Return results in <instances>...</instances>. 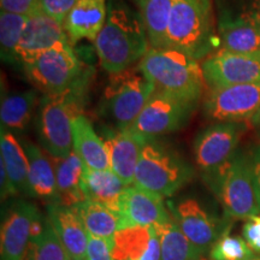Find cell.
<instances>
[{
  "mask_svg": "<svg viewBox=\"0 0 260 260\" xmlns=\"http://www.w3.org/2000/svg\"><path fill=\"white\" fill-rule=\"evenodd\" d=\"M94 46L104 70L111 75L130 69L151 48L140 14L124 3L110 4L106 22Z\"/></svg>",
  "mask_w": 260,
  "mask_h": 260,
  "instance_id": "6da1fadb",
  "label": "cell"
},
{
  "mask_svg": "<svg viewBox=\"0 0 260 260\" xmlns=\"http://www.w3.org/2000/svg\"><path fill=\"white\" fill-rule=\"evenodd\" d=\"M138 67L158 92L195 105L200 102L206 87L203 69L199 61L187 54L172 48L151 47Z\"/></svg>",
  "mask_w": 260,
  "mask_h": 260,
  "instance_id": "7a4b0ae2",
  "label": "cell"
},
{
  "mask_svg": "<svg viewBox=\"0 0 260 260\" xmlns=\"http://www.w3.org/2000/svg\"><path fill=\"white\" fill-rule=\"evenodd\" d=\"M167 48L195 60L217 51L213 0H176L168 27Z\"/></svg>",
  "mask_w": 260,
  "mask_h": 260,
  "instance_id": "3957f363",
  "label": "cell"
},
{
  "mask_svg": "<svg viewBox=\"0 0 260 260\" xmlns=\"http://www.w3.org/2000/svg\"><path fill=\"white\" fill-rule=\"evenodd\" d=\"M204 180L216 194L226 217L248 219L260 214V198L252 157L236 152L218 170L204 176Z\"/></svg>",
  "mask_w": 260,
  "mask_h": 260,
  "instance_id": "277c9868",
  "label": "cell"
},
{
  "mask_svg": "<svg viewBox=\"0 0 260 260\" xmlns=\"http://www.w3.org/2000/svg\"><path fill=\"white\" fill-rule=\"evenodd\" d=\"M77 86L59 94H44L39 103L35 118L39 146L52 158H64L74 151V119L82 113Z\"/></svg>",
  "mask_w": 260,
  "mask_h": 260,
  "instance_id": "5b68a950",
  "label": "cell"
},
{
  "mask_svg": "<svg viewBox=\"0 0 260 260\" xmlns=\"http://www.w3.org/2000/svg\"><path fill=\"white\" fill-rule=\"evenodd\" d=\"M193 177V167L180 153L157 138H147L135 170L134 186L168 198Z\"/></svg>",
  "mask_w": 260,
  "mask_h": 260,
  "instance_id": "8992f818",
  "label": "cell"
},
{
  "mask_svg": "<svg viewBox=\"0 0 260 260\" xmlns=\"http://www.w3.org/2000/svg\"><path fill=\"white\" fill-rule=\"evenodd\" d=\"M154 92V84L142 74L139 67L112 75L104 90L100 113L110 119L116 129L128 130Z\"/></svg>",
  "mask_w": 260,
  "mask_h": 260,
  "instance_id": "52a82bcc",
  "label": "cell"
},
{
  "mask_svg": "<svg viewBox=\"0 0 260 260\" xmlns=\"http://www.w3.org/2000/svg\"><path fill=\"white\" fill-rule=\"evenodd\" d=\"M23 68L28 79L44 94L67 92L80 83L82 76V64L70 41L56 45Z\"/></svg>",
  "mask_w": 260,
  "mask_h": 260,
  "instance_id": "ba28073f",
  "label": "cell"
},
{
  "mask_svg": "<svg viewBox=\"0 0 260 260\" xmlns=\"http://www.w3.org/2000/svg\"><path fill=\"white\" fill-rule=\"evenodd\" d=\"M247 129L246 122H216L201 130L194 140L193 153L203 177L218 170L235 155Z\"/></svg>",
  "mask_w": 260,
  "mask_h": 260,
  "instance_id": "9c48e42d",
  "label": "cell"
},
{
  "mask_svg": "<svg viewBox=\"0 0 260 260\" xmlns=\"http://www.w3.org/2000/svg\"><path fill=\"white\" fill-rule=\"evenodd\" d=\"M195 107V104L155 90L128 130L145 138L170 134L182 129L189 122Z\"/></svg>",
  "mask_w": 260,
  "mask_h": 260,
  "instance_id": "30bf717a",
  "label": "cell"
},
{
  "mask_svg": "<svg viewBox=\"0 0 260 260\" xmlns=\"http://www.w3.org/2000/svg\"><path fill=\"white\" fill-rule=\"evenodd\" d=\"M172 220L204 254L226 233V228L198 199L184 197L167 204Z\"/></svg>",
  "mask_w": 260,
  "mask_h": 260,
  "instance_id": "8fae6325",
  "label": "cell"
},
{
  "mask_svg": "<svg viewBox=\"0 0 260 260\" xmlns=\"http://www.w3.org/2000/svg\"><path fill=\"white\" fill-rule=\"evenodd\" d=\"M260 110V83L237 84L210 89L204 113L216 122L251 121Z\"/></svg>",
  "mask_w": 260,
  "mask_h": 260,
  "instance_id": "7c38bea8",
  "label": "cell"
},
{
  "mask_svg": "<svg viewBox=\"0 0 260 260\" xmlns=\"http://www.w3.org/2000/svg\"><path fill=\"white\" fill-rule=\"evenodd\" d=\"M201 69L205 83L210 89L260 83V58L234 53L223 48L205 58Z\"/></svg>",
  "mask_w": 260,
  "mask_h": 260,
  "instance_id": "4fadbf2b",
  "label": "cell"
},
{
  "mask_svg": "<svg viewBox=\"0 0 260 260\" xmlns=\"http://www.w3.org/2000/svg\"><path fill=\"white\" fill-rule=\"evenodd\" d=\"M42 213L35 204L16 200L3 217L0 232L2 260H23L30 242L35 224Z\"/></svg>",
  "mask_w": 260,
  "mask_h": 260,
  "instance_id": "5bb4252c",
  "label": "cell"
},
{
  "mask_svg": "<svg viewBox=\"0 0 260 260\" xmlns=\"http://www.w3.org/2000/svg\"><path fill=\"white\" fill-rule=\"evenodd\" d=\"M70 41L63 24L48 17L44 12L30 16L15 51L16 63L23 67L30 64L40 54L54 47L60 42Z\"/></svg>",
  "mask_w": 260,
  "mask_h": 260,
  "instance_id": "9a60e30c",
  "label": "cell"
},
{
  "mask_svg": "<svg viewBox=\"0 0 260 260\" xmlns=\"http://www.w3.org/2000/svg\"><path fill=\"white\" fill-rule=\"evenodd\" d=\"M220 48L260 58V28L252 12L235 15L224 10L218 19Z\"/></svg>",
  "mask_w": 260,
  "mask_h": 260,
  "instance_id": "2e32d148",
  "label": "cell"
},
{
  "mask_svg": "<svg viewBox=\"0 0 260 260\" xmlns=\"http://www.w3.org/2000/svg\"><path fill=\"white\" fill-rule=\"evenodd\" d=\"M164 198L134 186L126 187L118 205V214L125 226H155L171 219Z\"/></svg>",
  "mask_w": 260,
  "mask_h": 260,
  "instance_id": "e0dca14e",
  "label": "cell"
},
{
  "mask_svg": "<svg viewBox=\"0 0 260 260\" xmlns=\"http://www.w3.org/2000/svg\"><path fill=\"white\" fill-rule=\"evenodd\" d=\"M103 140L109 154L111 170L125 184H134L135 170L147 138L130 130L106 129L104 130Z\"/></svg>",
  "mask_w": 260,
  "mask_h": 260,
  "instance_id": "ac0fdd59",
  "label": "cell"
},
{
  "mask_svg": "<svg viewBox=\"0 0 260 260\" xmlns=\"http://www.w3.org/2000/svg\"><path fill=\"white\" fill-rule=\"evenodd\" d=\"M47 217L63 243L70 260L84 258L88 245V236L76 206L60 204L47 205Z\"/></svg>",
  "mask_w": 260,
  "mask_h": 260,
  "instance_id": "d6986e66",
  "label": "cell"
},
{
  "mask_svg": "<svg viewBox=\"0 0 260 260\" xmlns=\"http://www.w3.org/2000/svg\"><path fill=\"white\" fill-rule=\"evenodd\" d=\"M107 11L106 0H79L63 23L70 42L95 41L106 22Z\"/></svg>",
  "mask_w": 260,
  "mask_h": 260,
  "instance_id": "ffe728a7",
  "label": "cell"
},
{
  "mask_svg": "<svg viewBox=\"0 0 260 260\" xmlns=\"http://www.w3.org/2000/svg\"><path fill=\"white\" fill-rule=\"evenodd\" d=\"M29 160V184L30 197L57 203V177L53 158L40 146L22 142Z\"/></svg>",
  "mask_w": 260,
  "mask_h": 260,
  "instance_id": "44dd1931",
  "label": "cell"
},
{
  "mask_svg": "<svg viewBox=\"0 0 260 260\" xmlns=\"http://www.w3.org/2000/svg\"><path fill=\"white\" fill-rule=\"evenodd\" d=\"M74 151L84 167L93 170H110L109 154L103 138L94 130L92 123L83 113L75 117L73 125Z\"/></svg>",
  "mask_w": 260,
  "mask_h": 260,
  "instance_id": "7402d4cb",
  "label": "cell"
},
{
  "mask_svg": "<svg viewBox=\"0 0 260 260\" xmlns=\"http://www.w3.org/2000/svg\"><path fill=\"white\" fill-rule=\"evenodd\" d=\"M57 177V203L64 206L75 207L86 197L82 190L84 164L73 151L64 158H53Z\"/></svg>",
  "mask_w": 260,
  "mask_h": 260,
  "instance_id": "603a6c76",
  "label": "cell"
},
{
  "mask_svg": "<svg viewBox=\"0 0 260 260\" xmlns=\"http://www.w3.org/2000/svg\"><path fill=\"white\" fill-rule=\"evenodd\" d=\"M126 187L128 184L111 169L93 170L84 167L82 190L86 200L105 205L118 213L119 200Z\"/></svg>",
  "mask_w": 260,
  "mask_h": 260,
  "instance_id": "cb8c5ba5",
  "label": "cell"
},
{
  "mask_svg": "<svg viewBox=\"0 0 260 260\" xmlns=\"http://www.w3.org/2000/svg\"><path fill=\"white\" fill-rule=\"evenodd\" d=\"M0 153L2 164L4 165L10 180L18 193L30 197L29 184V160L23 145L16 136L5 128H2L0 134Z\"/></svg>",
  "mask_w": 260,
  "mask_h": 260,
  "instance_id": "d4e9b609",
  "label": "cell"
},
{
  "mask_svg": "<svg viewBox=\"0 0 260 260\" xmlns=\"http://www.w3.org/2000/svg\"><path fill=\"white\" fill-rule=\"evenodd\" d=\"M41 98L35 89L8 93L3 96L0 106L2 128L23 132L30 124L35 109Z\"/></svg>",
  "mask_w": 260,
  "mask_h": 260,
  "instance_id": "484cf974",
  "label": "cell"
},
{
  "mask_svg": "<svg viewBox=\"0 0 260 260\" xmlns=\"http://www.w3.org/2000/svg\"><path fill=\"white\" fill-rule=\"evenodd\" d=\"M175 2L176 0H138L139 14L151 47H168V27Z\"/></svg>",
  "mask_w": 260,
  "mask_h": 260,
  "instance_id": "4316f807",
  "label": "cell"
},
{
  "mask_svg": "<svg viewBox=\"0 0 260 260\" xmlns=\"http://www.w3.org/2000/svg\"><path fill=\"white\" fill-rule=\"evenodd\" d=\"M23 260H70L47 216L35 224Z\"/></svg>",
  "mask_w": 260,
  "mask_h": 260,
  "instance_id": "83f0119b",
  "label": "cell"
},
{
  "mask_svg": "<svg viewBox=\"0 0 260 260\" xmlns=\"http://www.w3.org/2000/svg\"><path fill=\"white\" fill-rule=\"evenodd\" d=\"M76 209L89 235L111 240L118 230L125 228L122 217L105 205L86 200Z\"/></svg>",
  "mask_w": 260,
  "mask_h": 260,
  "instance_id": "f1b7e54d",
  "label": "cell"
},
{
  "mask_svg": "<svg viewBox=\"0 0 260 260\" xmlns=\"http://www.w3.org/2000/svg\"><path fill=\"white\" fill-rule=\"evenodd\" d=\"M161 247V260H203L205 254L189 241L172 218L155 225Z\"/></svg>",
  "mask_w": 260,
  "mask_h": 260,
  "instance_id": "f546056e",
  "label": "cell"
},
{
  "mask_svg": "<svg viewBox=\"0 0 260 260\" xmlns=\"http://www.w3.org/2000/svg\"><path fill=\"white\" fill-rule=\"evenodd\" d=\"M153 226H125L118 230L112 239L113 260H140L147 251Z\"/></svg>",
  "mask_w": 260,
  "mask_h": 260,
  "instance_id": "4dcf8cb0",
  "label": "cell"
},
{
  "mask_svg": "<svg viewBox=\"0 0 260 260\" xmlns=\"http://www.w3.org/2000/svg\"><path fill=\"white\" fill-rule=\"evenodd\" d=\"M28 18V16L2 11L0 14V47H2L3 60L16 63L15 51L23 34Z\"/></svg>",
  "mask_w": 260,
  "mask_h": 260,
  "instance_id": "1f68e13d",
  "label": "cell"
},
{
  "mask_svg": "<svg viewBox=\"0 0 260 260\" xmlns=\"http://www.w3.org/2000/svg\"><path fill=\"white\" fill-rule=\"evenodd\" d=\"M211 260H248L255 256L243 237L232 236L228 232L219 237L209 253Z\"/></svg>",
  "mask_w": 260,
  "mask_h": 260,
  "instance_id": "d6a6232c",
  "label": "cell"
},
{
  "mask_svg": "<svg viewBox=\"0 0 260 260\" xmlns=\"http://www.w3.org/2000/svg\"><path fill=\"white\" fill-rule=\"evenodd\" d=\"M79 0H40V9L48 17L63 24Z\"/></svg>",
  "mask_w": 260,
  "mask_h": 260,
  "instance_id": "836d02e7",
  "label": "cell"
},
{
  "mask_svg": "<svg viewBox=\"0 0 260 260\" xmlns=\"http://www.w3.org/2000/svg\"><path fill=\"white\" fill-rule=\"evenodd\" d=\"M0 8L2 11L28 17L41 11L40 0H0Z\"/></svg>",
  "mask_w": 260,
  "mask_h": 260,
  "instance_id": "e575fe53",
  "label": "cell"
},
{
  "mask_svg": "<svg viewBox=\"0 0 260 260\" xmlns=\"http://www.w3.org/2000/svg\"><path fill=\"white\" fill-rule=\"evenodd\" d=\"M86 258L87 260H113L110 240L89 235Z\"/></svg>",
  "mask_w": 260,
  "mask_h": 260,
  "instance_id": "d590c367",
  "label": "cell"
},
{
  "mask_svg": "<svg viewBox=\"0 0 260 260\" xmlns=\"http://www.w3.org/2000/svg\"><path fill=\"white\" fill-rule=\"evenodd\" d=\"M242 237L255 254H260V214L246 219L242 226Z\"/></svg>",
  "mask_w": 260,
  "mask_h": 260,
  "instance_id": "8d00e7d4",
  "label": "cell"
},
{
  "mask_svg": "<svg viewBox=\"0 0 260 260\" xmlns=\"http://www.w3.org/2000/svg\"><path fill=\"white\" fill-rule=\"evenodd\" d=\"M0 191H2V200H6L18 194L2 162H0Z\"/></svg>",
  "mask_w": 260,
  "mask_h": 260,
  "instance_id": "74e56055",
  "label": "cell"
},
{
  "mask_svg": "<svg viewBox=\"0 0 260 260\" xmlns=\"http://www.w3.org/2000/svg\"><path fill=\"white\" fill-rule=\"evenodd\" d=\"M140 260H161V247L160 241H159L158 234L155 232V228L153 226V232H152L151 240H149V245L147 251L142 255Z\"/></svg>",
  "mask_w": 260,
  "mask_h": 260,
  "instance_id": "f35d334b",
  "label": "cell"
},
{
  "mask_svg": "<svg viewBox=\"0 0 260 260\" xmlns=\"http://www.w3.org/2000/svg\"><path fill=\"white\" fill-rule=\"evenodd\" d=\"M252 165H253V171H254L256 188H258V193L260 198V146L259 147H256L255 151L253 152Z\"/></svg>",
  "mask_w": 260,
  "mask_h": 260,
  "instance_id": "ab89813d",
  "label": "cell"
},
{
  "mask_svg": "<svg viewBox=\"0 0 260 260\" xmlns=\"http://www.w3.org/2000/svg\"><path fill=\"white\" fill-rule=\"evenodd\" d=\"M251 122L255 126H259V128H260V110L258 111V113H256V115L251 119Z\"/></svg>",
  "mask_w": 260,
  "mask_h": 260,
  "instance_id": "60d3db41",
  "label": "cell"
},
{
  "mask_svg": "<svg viewBox=\"0 0 260 260\" xmlns=\"http://www.w3.org/2000/svg\"><path fill=\"white\" fill-rule=\"evenodd\" d=\"M253 11L260 14V0H254V4H253Z\"/></svg>",
  "mask_w": 260,
  "mask_h": 260,
  "instance_id": "b9f144b4",
  "label": "cell"
},
{
  "mask_svg": "<svg viewBox=\"0 0 260 260\" xmlns=\"http://www.w3.org/2000/svg\"><path fill=\"white\" fill-rule=\"evenodd\" d=\"M252 15L254 16V18H255V21H256V23H258V25H259V28H260V14H258V12H255V11H253L252 10Z\"/></svg>",
  "mask_w": 260,
  "mask_h": 260,
  "instance_id": "7bdbcfd3",
  "label": "cell"
},
{
  "mask_svg": "<svg viewBox=\"0 0 260 260\" xmlns=\"http://www.w3.org/2000/svg\"><path fill=\"white\" fill-rule=\"evenodd\" d=\"M248 260H260V255H255L254 258H252V259H248Z\"/></svg>",
  "mask_w": 260,
  "mask_h": 260,
  "instance_id": "ee69618b",
  "label": "cell"
},
{
  "mask_svg": "<svg viewBox=\"0 0 260 260\" xmlns=\"http://www.w3.org/2000/svg\"><path fill=\"white\" fill-rule=\"evenodd\" d=\"M74 260H87V258L84 256V258H79V259H74Z\"/></svg>",
  "mask_w": 260,
  "mask_h": 260,
  "instance_id": "f6af8a7d",
  "label": "cell"
}]
</instances>
